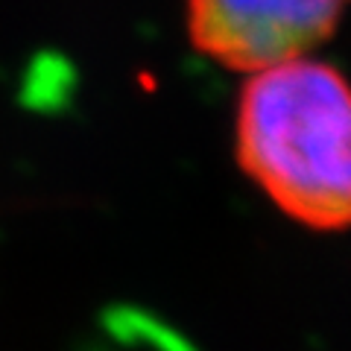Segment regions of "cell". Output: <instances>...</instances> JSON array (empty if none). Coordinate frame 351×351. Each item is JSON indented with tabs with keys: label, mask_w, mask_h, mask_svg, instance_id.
Returning <instances> with one entry per match:
<instances>
[{
	"label": "cell",
	"mask_w": 351,
	"mask_h": 351,
	"mask_svg": "<svg viewBox=\"0 0 351 351\" xmlns=\"http://www.w3.org/2000/svg\"><path fill=\"white\" fill-rule=\"evenodd\" d=\"M237 161L295 223L351 228V85L331 64L258 71L237 103Z\"/></svg>",
	"instance_id": "cell-1"
},
{
	"label": "cell",
	"mask_w": 351,
	"mask_h": 351,
	"mask_svg": "<svg viewBox=\"0 0 351 351\" xmlns=\"http://www.w3.org/2000/svg\"><path fill=\"white\" fill-rule=\"evenodd\" d=\"M348 0H188L196 50L234 71L304 59L337 29Z\"/></svg>",
	"instance_id": "cell-2"
}]
</instances>
